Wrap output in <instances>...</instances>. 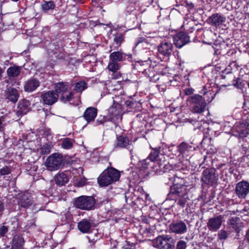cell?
I'll use <instances>...</instances> for the list:
<instances>
[{
  "label": "cell",
  "instance_id": "cell-1",
  "mask_svg": "<svg viewBox=\"0 0 249 249\" xmlns=\"http://www.w3.org/2000/svg\"><path fill=\"white\" fill-rule=\"evenodd\" d=\"M187 103L191 112L194 113H203L206 106L205 99L200 95H193L188 97Z\"/></svg>",
  "mask_w": 249,
  "mask_h": 249
},
{
  "label": "cell",
  "instance_id": "cell-2",
  "mask_svg": "<svg viewBox=\"0 0 249 249\" xmlns=\"http://www.w3.org/2000/svg\"><path fill=\"white\" fill-rule=\"evenodd\" d=\"M73 204L77 208L90 210L95 207L96 200L92 197L82 196L74 200Z\"/></svg>",
  "mask_w": 249,
  "mask_h": 249
},
{
  "label": "cell",
  "instance_id": "cell-3",
  "mask_svg": "<svg viewBox=\"0 0 249 249\" xmlns=\"http://www.w3.org/2000/svg\"><path fill=\"white\" fill-rule=\"evenodd\" d=\"M153 246L158 249H173L175 240L172 237L162 235L157 237L153 242Z\"/></svg>",
  "mask_w": 249,
  "mask_h": 249
},
{
  "label": "cell",
  "instance_id": "cell-4",
  "mask_svg": "<svg viewBox=\"0 0 249 249\" xmlns=\"http://www.w3.org/2000/svg\"><path fill=\"white\" fill-rule=\"evenodd\" d=\"M219 177L216 171L214 168H206L202 174L201 180L203 185L214 186L218 183Z\"/></svg>",
  "mask_w": 249,
  "mask_h": 249
},
{
  "label": "cell",
  "instance_id": "cell-5",
  "mask_svg": "<svg viewBox=\"0 0 249 249\" xmlns=\"http://www.w3.org/2000/svg\"><path fill=\"white\" fill-rule=\"evenodd\" d=\"M63 157L61 154L56 153L53 154L46 160L45 166L48 170L54 171L58 170L63 165Z\"/></svg>",
  "mask_w": 249,
  "mask_h": 249
},
{
  "label": "cell",
  "instance_id": "cell-6",
  "mask_svg": "<svg viewBox=\"0 0 249 249\" xmlns=\"http://www.w3.org/2000/svg\"><path fill=\"white\" fill-rule=\"evenodd\" d=\"M173 41L177 48H181L190 42V38L186 32L180 31L174 35Z\"/></svg>",
  "mask_w": 249,
  "mask_h": 249
},
{
  "label": "cell",
  "instance_id": "cell-7",
  "mask_svg": "<svg viewBox=\"0 0 249 249\" xmlns=\"http://www.w3.org/2000/svg\"><path fill=\"white\" fill-rule=\"evenodd\" d=\"M249 119L241 121L235 127L237 136L240 138H246L249 134Z\"/></svg>",
  "mask_w": 249,
  "mask_h": 249
},
{
  "label": "cell",
  "instance_id": "cell-8",
  "mask_svg": "<svg viewBox=\"0 0 249 249\" xmlns=\"http://www.w3.org/2000/svg\"><path fill=\"white\" fill-rule=\"evenodd\" d=\"M19 204L24 208H29L33 202V198L31 194L28 192H23L17 196Z\"/></svg>",
  "mask_w": 249,
  "mask_h": 249
},
{
  "label": "cell",
  "instance_id": "cell-9",
  "mask_svg": "<svg viewBox=\"0 0 249 249\" xmlns=\"http://www.w3.org/2000/svg\"><path fill=\"white\" fill-rule=\"evenodd\" d=\"M227 225L230 230L237 233H239L244 227L243 222L238 217H233L228 220Z\"/></svg>",
  "mask_w": 249,
  "mask_h": 249
},
{
  "label": "cell",
  "instance_id": "cell-10",
  "mask_svg": "<svg viewBox=\"0 0 249 249\" xmlns=\"http://www.w3.org/2000/svg\"><path fill=\"white\" fill-rule=\"evenodd\" d=\"M249 183L248 181H240L237 185L236 187V193L237 196L240 199L245 198L249 193Z\"/></svg>",
  "mask_w": 249,
  "mask_h": 249
},
{
  "label": "cell",
  "instance_id": "cell-11",
  "mask_svg": "<svg viewBox=\"0 0 249 249\" xmlns=\"http://www.w3.org/2000/svg\"><path fill=\"white\" fill-rule=\"evenodd\" d=\"M59 98V94L55 91H50L42 95V98L43 102L47 105L54 104L58 101Z\"/></svg>",
  "mask_w": 249,
  "mask_h": 249
},
{
  "label": "cell",
  "instance_id": "cell-12",
  "mask_svg": "<svg viewBox=\"0 0 249 249\" xmlns=\"http://www.w3.org/2000/svg\"><path fill=\"white\" fill-rule=\"evenodd\" d=\"M225 17L224 15L221 14L216 13L209 17L206 22L212 26L219 27L225 23Z\"/></svg>",
  "mask_w": 249,
  "mask_h": 249
},
{
  "label": "cell",
  "instance_id": "cell-13",
  "mask_svg": "<svg viewBox=\"0 0 249 249\" xmlns=\"http://www.w3.org/2000/svg\"><path fill=\"white\" fill-rule=\"evenodd\" d=\"M169 230L171 232L176 234H183L187 231V227L185 222L178 221L172 223L169 226Z\"/></svg>",
  "mask_w": 249,
  "mask_h": 249
},
{
  "label": "cell",
  "instance_id": "cell-14",
  "mask_svg": "<svg viewBox=\"0 0 249 249\" xmlns=\"http://www.w3.org/2000/svg\"><path fill=\"white\" fill-rule=\"evenodd\" d=\"M222 221L223 218L221 216L210 219L207 223L208 228L212 232H216L221 227Z\"/></svg>",
  "mask_w": 249,
  "mask_h": 249
},
{
  "label": "cell",
  "instance_id": "cell-15",
  "mask_svg": "<svg viewBox=\"0 0 249 249\" xmlns=\"http://www.w3.org/2000/svg\"><path fill=\"white\" fill-rule=\"evenodd\" d=\"M172 49L173 45L170 42H163L158 47V52L165 56H170Z\"/></svg>",
  "mask_w": 249,
  "mask_h": 249
},
{
  "label": "cell",
  "instance_id": "cell-16",
  "mask_svg": "<svg viewBox=\"0 0 249 249\" xmlns=\"http://www.w3.org/2000/svg\"><path fill=\"white\" fill-rule=\"evenodd\" d=\"M113 183V180L109 175L107 169L98 177V183L101 187H106Z\"/></svg>",
  "mask_w": 249,
  "mask_h": 249
},
{
  "label": "cell",
  "instance_id": "cell-17",
  "mask_svg": "<svg viewBox=\"0 0 249 249\" xmlns=\"http://www.w3.org/2000/svg\"><path fill=\"white\" fill-rule=\"evenodd\" d=\"M40 82L36 78H32L26 81L24 85V90L26 92L34 91L40 86Z\"/></svg>",
  "mask_w": 249,
  "mask_h": 249
},
{
  "label": "cell",
  "instance_id": "cell-18",
  "mask_svg": "<svg viewBox=\"0 0 249 249\" xmlns=\"http://www.w3.org/2000/svg\"><path fill=\"white\" fill-rule=\"evenodd\" d=\"M24 239L22 235L16 234L12 241L11 249H24Z\"/></svg>",
  "mask_w": 249,
  "mask_h": 249
},
{
  "label": "cell",
  "instance_id": "cell-19",
  "mask_svg": "<svg viewBox=\"0 0 249 249\" xmlns=\"http://www.w3.org/2000/svg\"><path fill=\"white\" fill-rule=\"evenodd\" d=\"M6 94L7 98L10 101L16 103L18 100L19 94L18 91L15 88L12 87L7 88L6 91Z\"/></svg>",
  "mask_w": 249,
  "mask_h": 249
},
{
  "label": "cell",
  "instance_id": "cell-20",
  "mask_svg": "<svg viewBox=\"0 0 249 249\" xmlns=\"http://www.w3.org/2000/svg\"><path fill=\"white\" fill-rule=\"evenodd\" d=\"M97 109L95 108L92 107L88 108L84 113V118L89 123L96 118L97 116Z\"/></svg>",
  "mask_w": 249,
  "mask_h": 249
},
{
  "label": "cell",
  "instance_id": "cell-21",
  "mask_svg": "<svg viewBox=\"0 0 249 249\" xmlns=\"http://www.w3.org/2000/svg\"><path fill=\"white\" fill-rule=\"evenodd\" d=\"M55 180L56 185L60 186H63L68 184L69 177L65 173H60L56 176Z\"/></svg>",
  "mask_w": 249,
  "mask_h": 249
},
{
  "label": "cell",
  "instance_id": "cell-22",
  "mask_svg": "<svg viewBox=\"0 0 249 249\" xmlns=\"http://www.w3.org/2000/svg\"><path fill=\"white\" fill-rule=\"evenodd\" d=\"M78 228L81 233H87L90 231L91 224L88 220H83L78 223Z\"/></svg>",
  "mask_w": 249,
  "mask_h": 249
},
{
  "label": "cell",
  "instance_id": "cell-23",
  "mask_svg": "<svg viewBox=\"0 0 249 249\" xmlns=\"http://www.w3.org/2000/svg\"><path fill=\"white\" fill-rule=\"evenodd\" d=\"M109 175L111 177L114 183L118 181L121 177V173L119 170L113 167H109L107 169Z\"/></svg>",
  "mask_w": 249,
  "mask_h": 249
},
{
  "label": "cell",
  "instance_id": "cell-24",
  "mask_svg": "<svg viewBox=\"0 0 249 249\" xmlns=\"http://www.w3.org/2000/svg\"><path fill=\"white\" fill-rule=\"evenodd\" d=\"M69 84L64 82H60L57 83L55 85V91L59 93H64L68 91Z\"/></svg>",
  "mask_w": 249,
  "mask_h": 249
},
{
  "label": "cell",
  "instance_id": "cell-25",
  "mask_svg": "<svg viewBox=\"0 0 249 249\" xmlns=\"http://www.w3.org/2000/svg\"><path fill=\"white\" fill-rule=\"evenodd\" d=\"M129 145V138L125 136H119L117 140V146L119 148H125Z\"/></svg>",
  "mask_w": 249,
  "mask_h": 249
},
{
  "label": "cell",
  "instance_id": "cell-26",
  "mask_svg": "<svg viewBox=\"0 0 249 249\" xmlns=\"http://www.w3.org/2000/svg\"><path fill=\"white\" fill-rule=\"evenodd\" d=\"M87 183V179L84 176H77L73 179V185L77 187H82L85 185Z\"/></svg>",
  "mask_w": 249,
  "mask_h": 249
},
{
  "label": "cell",
  "instance_id": "cell-27",
  "mask_svg": "<svg viewBox=\"0 0 249 249\" xmlns=\"http://www.w3.org/2000/svg\"><path fill=\"white\" fill-rule=\"evenodd\" d=\"M20 73V68L17 66L11 67L7 71V75L11 78L18 77Z\"/></svg>",
  "mask_w": 249,
  "mask_h": 249
},
{
  "label": "cell",
  "instance_id": "cell-28",
  "mask_svg": "<svg viewBox=\"0 0 249 249\" xmlns=\"http://www.w3.org/2000/svg\"><path fill=\"white\" fill-rule=\"evenodd\" d=\"M30 106V102L26 99H23L18 105V109L20 112L26 111Z\"/></svg>",
  "mask_w": 249,
  "mask_h": 249
},
{
  "label": "cell",
  "instance_id": "cell-29",
  "mask_svg": "<svg viewBox=\"0 0 249 249\" xmlns=\"http://www.w3.org/2000/svg\"><path fill=\"white\" fill-rule=\"evenodd\" d=\"M87 87L88 85L85 81H80L76 83L74 86V90L77 92H81L85 90Z\"/></svg>",
  "mask_w": 249,
  "mask_h": 249
},
{
  "label": "cell",
  "instance_id": "cell-30",
  "mask_svg": "<svg viewBox=\"0 0 249 249\" xmlns=\"http://www.w3.org/2000/svg\"><path fill=\"white\" fill-rule=\"evenodd\" d=\"M109 59L113 62H118L121 61L123 59V55L122 53L120 52H114L112 53Z\"/></svg>",
  "mask_w": 249,
  "mask_h": 249
},
{
  "label": "cell",
  "instance_id": "cell-31",
  "mask_svg": "<svg viewBox=\"0 0 249 249\" xmlns=\"http://www.w3.org/2000/svg\"><path fill=\"white\" fill-rule=\"evenodd\" d=\"M55 7V4L53 1L46 2L42 5V8L44 11H48L54 9Z\"/></svg>",
  "mask_w": 249,
  "mask_h": 249
},
{
  "label": "cell",
  "instance_id": "cell-32",
  "mask_svg": "<svg viewBox=\"0 0 249 249\" xmlns=\"http://www.w3.org/2000/svg\"><path fill=\"white\" fill-rule=\"evenodd\" d=\"M73 98V92L71 91H66L62 94L61 97V100L64 102H70Z\"/></svg>",
  "mask_w": 249,
  "mask_h": 249
},
{
  "label": "cell",
  "instance_id": "cell-33",
  "mask_svg": "<svg viewBox=\"0 0 249 249\" xmlns=\"http://www.w3.org/2000/svg\"><path fill=\"white\" fill-rule=\"evenodd\" d=\"M160 153V150L159 149H153L151 150V153L149 155L148 159L151 161L155 162L159 156Z\"/></svg>",
  "mask_w": 249,
  "mask_h": 249
},
{
  "label": "cell",
  "instance_id": "cell-34",
  "mask_svg": "<svg viewBox=\"0 0 249 249\" xmlns=\"http://www.w3.org/2000/svg\"><path fill=\"white\" fill-rule=\"evenodd\" d=\"M73 147V142L69 138H66L64 140L62 143V147L65 149H70Z\"/></svg>",
  "mask_w": 249,
  "mask_h": 249
},
{
  "label": "cell",
  "instance_id": "cell-35",
  "mask_svg": "<svg viewBox=\"0 0 249 249\" xmlns=\"http://www.w3.org/2000/svg\"><path fill=\"white\" fill-rule=\"evenodd\" d=\"M108 68L109 71H111L113 73H115L119 69L120 67L118 63H117V62H109V64Z\"/></svg>",
  "mask_w": 249,
  "mask_h": 249
},
{
  "label": "cell",
  "instance_id": "cell-36",
  "mask_svg": "<svg viewBox=\"0 0 249 249\" xmlns=\"http://www.w3.org/2000/svg\"><path fill=\"white\" fill-rule=\"evenodd\" d=\"M52 145L50 144H46L44 145L41 149V151L42 154L47 155L50 153L52 149Z\"/></svg>",
  "mask_w": 249,
  "mask_h": 249
},
{
  "label": "cell",
  "instance_id": "cell-37",
  "mask_svg": "<svg viewBox=\"0 0 249 249\" xmlns=\"http://www.w3.org/2000/svg\"><path fill=\"white\" fill-rule=\"evenodd\" d=\"M189 147V145H188L187 143L183 142L179 145V151L180 153H184L187 150Z\"/></svg>",
  "mask_w": 249,
  "mask_h": 249
},
{
  "label": "cell",
  "instance_id": "cell-38",
  "mask_svg": "<svg viewBox=\"0 0 249 249\" xmlns=\"http://www.w3.org/2000/svg\"><path fill=\"white\" fill-rule=\"evenodd\" d=\"M124 39H125V37L123 34H119V35H116L115 37V38H114V42L117 45H120L123 43V42L124 41Z\"/></svg>",
  "mask_w": 249,
  "mask_h": 249
},
{
  "label": "cell",
  "instance_id": "cell-39",
  "mask_svg": "<svg viewBox=\"0 0 249 249\" xmlns=\"http://www.w3.org/2000/svg\"><path fill=\"white\" fill-rule=\"evenodd\" d=\"M233 86L236 88L242 89L243 88V82L240 78H238L233 83Z\"/></svg>",
  "mask_w": 249,
  "mask_h": 249
},
{
  "label": "cell",
  "instance_id": "cell-40",
  "mask_svg": "<svg viewBox=\"0 0 249 249\" xmlns=\"http://www.w3.org/2000/svg\"><path fill=\"white\" fill-rule=\"evenodd\" d=\"M218 238L220 240L224 241L227 239L228 238V233L226 231L222 230L218 233Z\"/></svg>",
  "mask_w": 249,
  "mask_h": 249
},
{
  "label": "cell",
  "instance_id": "cell-41",
  "mask_svg": "<svg viewBox=\"0 0 249 249\" xmlns=\"http://www.w3.org/2000/svg\"><path fill=\"white\" fill-rule=\"evenodd\" d=\"M11 172V170L8 167H5L0 170V174L2 175H6L9 174Z\"/></svg>",
  "mask_w": 249,
  "mask_h": 249
},
{
  "label": "cell",
  "instance_id": "cell-42",
  "mask_svg": "<svg viewBox=\"0 0 249 249\" xmlns=\"http://www.w3.org/2000/svg\"><path fill=\"white\" fill-rule=\"evenodd\" d=\"M8 228L7 226L3 225L0 228V236L3 237L6 235V233L8 232Z\"/></svg>",
  "mask_w": 249,
  "mask_h": 249
},
{
  "label": "cell",
  "instance_id": "cell-43",
  "mask_svg": "<svg viewBox=\"0 0 249 249\" xmlns=\"http://www.w3.org/2000/svg\"><path fill=\"white\" fill-rule=\"evenodd\" d=\"M187 244L185 241L180 240L177 244V249H186Z\"/></svg>",
  "mask_w": 249,
  "mask_h": 249
},
{
  "label": "cell",
  "instance_id": "cell-44",
  "mask_svg": "<svg viewBox=\"0 0 249 249\" xmlns=\"http://www.w3.org/2000/svg\"><path fill=\"white\" fill-rule=\"evenodd\" d=\"M194 90L192 88H188L185 90V95L186 96H190L194 94Z\"/></svg>",
  "mask_w": 249,
  "mask_h": 249
},
{
  "label": "cell",
  "instance_id": "cell-45",
  "mask_svg": "<svg viewBox=\"0 0 249 249\" xmlns=\"http://www.w3.org/2000/svg\"><path fill=\"white\" fill-rule=\"evenodd\" d=\"M4 209H5L4 204L1 201H0V212H2L4 210Z\"/></svg>",
  "mask_w": 249,
  "mask_h": 249
},
{
  "label": "cell",
  "instance_id": "cell-46",
  "mask_svg": "<svg viewBox=\"0 0 249 249\" xmlns=\"http://www.w3.org/2000/svg\"><path fill=\"white\" fill-rule=\"evenodd\" d=\"M123 249H135V247L132 245H129V246H126L124 247Z\"/></svg>",
  "mask_w": 249,
  "mask_h": 249
},
{
  "label": "cell",
  "instance_id": "cell-47",
  "mask_svg": "<svg viewBox=\"0 0 249 249\" xmlns=\"http://www.w3.org/2000/svg\"><path fill=\"white\" fill-rule=\"evenodd\" d=\"M3 73V70L2 68L0 67V79H1L2 77V74Z\"/></svg>",
  "mask_w": 249,
  "mask_h": 249
},
{
  "label": "cell",
  "instance_id": "cell-48",
  "mask_svg": "<svg viewBox=\"0 0 249 249\" xmlns=\"http://www.w3.org/2000/svg\"><path fill=\"white\" fill-rule=\"evenodd\" d=\"M248 232H249V230H247V232H246V238H247V241H249V233H248Z\"/></svg>",
  "mask_w": 249,
  "mask_h": 249
},
{
  "label": "cell",
  "instance_id": "cell-49",
  "mask_svg": "<svg viewBox=\"0 0 249 249\" xmlns=\"http://www.w3.org/2000/svg\"><path fill=\"white\" fill-rule=\"evenodd\" d=\"M1 120L0 119V125H1Z\"/></svg>",
  "mask_w": 249,
  "mask_h": 249
},
{
  "label": "cell",
  "instance_id": "cell-50",
  "mask_svg": "<svg viewBox=\"0 0 249 249\" xmlns=\"http://www.w3.org/2000/svg\"><path fill=\"white\" fill-rule=\"evenodd\" d=\"M73 249V248H70V249Z\"/></svg>",
  "mask_w": 249,
  "mask_h": 249
}]
</instances>
